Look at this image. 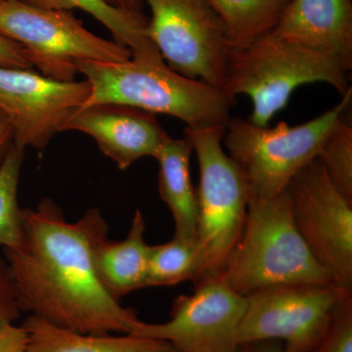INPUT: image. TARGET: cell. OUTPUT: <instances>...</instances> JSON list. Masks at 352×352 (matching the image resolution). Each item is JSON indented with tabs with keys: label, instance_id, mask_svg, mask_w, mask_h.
I'll return each instance as SVG.
<instances>
[{
	"label": "cell",
	"instance_id": "obj_21",
	"mask_svg": "<svg viewBox=\"0 0 352 352\" xmlns=\"http://www.w3.org/2000/svg\"><path fill=\"white\" fill-rule=\"evenodd\" d=\"M24 148L13 143L0 166V245L12 249L22 237V208L18 203Z\"/></svg>",
	"mask_w": 352,
	"mask_h": 352
},
{
	"label": "cell",
	"instance_id": "obj_26",
	"mask_svg": "<svg viewBox=\"0 0 352 352\" xmlns=\"http://www.w3.org/2000/svg\"><path fill=\"white\" fill-rule=\"evenodd\" d=\"M0 352L28 351L27 333L23 326L8 325L0 330Z\"/></svg>",
	"mask_w": 352,
	"mask_h": 352
},
{
	"label": "cell",
	"instance_id": "obj_6",
	"mask_svg": "<svg viewBox=\"0 0 352 352\" xmlns=\"http://www.w3.org/2000/svg\"><path fill=\"white\" fill-rule=\"evenodd\" d=\"M0 34L27 50L41 75L62 82L75 80L82 61L116 63L132 57L131 50L88 31L69 11L0 0Z\"/></svg>",
	"mask_w": 352,
	"mask_h": 352
},
{
	"label": "cell",
	"instance_id": "obj_12",
	"mask_svg": "<svg viewBox=\"0 0 352 352\" xmlns=\"http://www.w3.org/2000/svg\"><path fill=\"white\" fill-rule=\"evenodd\" d=\"M89 94L87 80L62 82L34 69L0 67V110L12 126L14 143L24 149L43 150Z\"/></svg>",
	"mask_w": 352,
	"mask_h": 352
},
{
	"label": "cell",
	"instance_id": "obj_10",
	"mask_svg": "<svg viewBox=\"0 0 352 352\" xmlns=\"http://www.w3.org/2000/svg\"><path fill=\"white\" fill-rule=\"evenodd\" d=\"M342 294L331 284H292L245 296L239 344L279 340L286 352H307L327 330Z\"/></svg>",
	"mask_w": 352,
	"mask_h": 352
},
{
	"label": "cell",
	"instance_id": "obj_16",
	"mask_svg": "<svg viewBox=\"0 0 352 352\" xmlns=\"http://www.w3.org/2000/svg\"><path fill=\"white\" fill-rule=\"evenodd\" d=\"M193 152V145L186 135L180 139L168 135L156 157L160 196L173 214L177 237H198V195L190 176V157Z\"/></svg>",
	"mask_w": 352,
	"mask_h": 352
},
{
	"label": "cell",
	"instance_id": "obj_23",
	"mask_svg": "<svg viewBox=\"0 0 352 352\" xmlns=\"http://www.w3.org/2000/svg\"><path fill=\"white\" fill-rule=\"evenodd\" d=\"M307 352H352V293H342L327 330Z\"/></svg>",
	"mask_w": 352,
	"mask_h": 352
},
{
	"label": "cell",
	"instance_id": "obj_3",
	"mask_svg": "<svg viewBox=\"0 0 352 352\" xmlns=\"http://www.w3.org/2000/svg\"><path fill=\"white\" fill-rule=\"evenodd\" d=\"M219 278L244 296L283 285H332L296 229L288 188L273 198L248 197L242 233Z\"/></svg>",
	"mask_w": 352,
	"mask_h": 352
},
{
	"label": "cell",
	"instance_id": "obj_4",
	"mask_svg": "<svg viewBox=\"0 0 352 352\" xmlns=\"http://www.w3.org/2000/svg\"><path fill=\"white\" fill-rule=\"evenodd\" d=\"M346 72L328 55L264 34L243 50L231 51L222 90L231 98L250 97V122L268 126L286 107L296 88L307 83L326 82L342 96L351 89Z\"/></svg>",
	"mask_w": 352,
	"mask_h": 352
},
{
	"label": "cell",
	"instance_id": "obj_17",
	"mask_svg": "<svg viewBox=\"0 0 352 352\" xmlns=\"http://www.w3.org/2000/svg\"><path fill=\"white\" fill-rule=\"evenodd\" d=\"M29 352H171L168 342L138 336L76 332L31 315L23 324Z\"/></svg>",
	"mask_w": 352,
	"mask_h": 352
},
{
	"label": "cell",
	"instance_id": "obj_30",
	"mask_svg": "<svg viewBox=\"0 0 352 352\" xmlns=\"http://www.w3.org/2000/svg\"><path fill=\"white\" fill-rule=\"evenodd\" d=\"M171 352H182V351H175H175H171Z\"/></svg>",
	"mask_w": 352,
	"mask_h": 352
},
{
	"label": "cell",
	"instance_id": "obj_27",
	"mask_svg": "<svg viewBox=\"0 0 352 352\" xmlns=\"http://www.w3.org/2000/svg\"><path fill=\"white\" fill-rule=\"evenodd\" d=\"M14 143L12 126L6 113L0 110V166L3 163L6 155Z\"/></svg>",
	"mask_w": 352,
	"mask_h": 352
},
{
	"label": "cell",
	"instance_id": "obj_8",
	"mask_svg": "<svg viewBox=\"0 0 352 352\" xmlns=\"http://www.w3.org/2000/svg\"><path fill=\"white\" fill-rule=\"evenodd\" d=\"M148 38L171 69L221 88L232 46L223 21L208 0H146Z\"/></svg>",
	"mask_w": 352,
	"mask_h": 352
},
{
	"label": "cell",
	"instance_id": "obj_9",
	"mask_svg": "<svg viewBox=\"0 0 352 352\" xmlns=\"http://www.w3.org/2000/svg\"><path fill=\"white\" fill-rule=\"evenodd\" d=\"M296 229L342 293H352V204L315 160L288 186Z\"/></svg>",
	"mask_w": 352,
	"mask_h": 352
},
{
	"label": "cell",
	"instance_id": "obj_13",
	"mask_svg": "<svg viewBox=\"0 0 352 352\" xmlns=\"http://www.w3.org/2000/svg\"><path fill=\"white\" fill-rule=\"evenodd\" d=\"M71 131L91 136L101 152L122 170L141 157L156 159L168 135L154 113L113 103L78 109L65 122L61 132Z\"/></svg>",
	"mask_w": 352,
	"mask_h": 352
},
{
	"label": "cell",
	"instance_id": "obj_11",
	"mask_svg": "<svg viewBox=\"0 0 352 352\" xmlns=\"http://www.w3.org/2000/svg\"><path fill=\"white\" fill-rule=\"evenodd\" d=\"M195 287L192 295L175 298L170 321H140L131 335L164 340L177 351L235 352L247 307L245 296L220 278L206 280Z\"/></svg>",
	"mask_w": 352,
	"mask_h": 352
},
{
	"label": "cell",
	"instance_id": "obj_5",
	"mask_svg": "<svg viewBox=\"0 0 352 352\" xmlns=\"http://www.w3.org/2000/svg\"><path fill=\"white\" fill-rule=\"evenodd\" d=\"M342 97L337 106L300 126L280 122L274 127L259 126L249 120L230 118L224 145L239 168L248 197L279 195L318 157L326 139L351 105L352 90Z\"/></svg>",
	"mask_w": 352,
	"mask_h": 352
},
{
	"label": "cell",
	"instance_id": "obj_14",
	"mask_svg": "<svg viewBox=\"0 0 352 352\" xmlns=\"http://www.w3.org/2000/svg\"><path fill=\"white\" fill-rule=\"evenodd\" d=\"M271 32L351 71L352 0H291Z\"/></svg>",
	"mask_w": 352,
	"mask_h": 352
},
{
	"label": "cell",
	"instance_id": "obj_22",
	"mask_svg": "<svg viewBox=\"0 0 352 352\" xmlns=\"http://www.w3.org/2000/svg\"><path fill=\"white\" fill-rule=\"evenodd\" d=\"M317 160L333 186L352 204V126L344 118L326 139Z\"/></svg>",
	"mask_w": 352,
	"mask_h": 352
},
{
	"label": "cell",
	"instance_id": "obj_20",
	"mask_svg": "<svg viewBox=\"0 0 352 352\" xmlns=\"http://www.w3.org/2000/svg\"><path fill=\"white\" fill-rule=\"evenodd\" d=\"M204 270L205 256L198 237L173 236L170 242L150 248L146 288L173 286L188 280L197 285Z\"/></svg>",
	"mask_w": 352,
	"mask_h": 352
},
{
	"label": "cell",
	"instance_id": "obj_24",
	"mask_svg": "<svg viewBox=\"0 0 352 352\" xmlns=\"http://www.w3.org/2000/svg\"><path fill=\"white\" fill-rule=\"evenodd\" d=\"M21 310L8 265L0 259V330L12 325Z\"/></svg>",
	"mask_w": 352,
	"mask_h": 352
},
{
	"label": "cell",
	"instance_id": "obj_7",
	"mask_svg": "<svg viewBox=\"0 0 352 352\" xmlns=\"http://www.w3.org/2000/svg\"><path fill=\"white\" fill-rule=\"evenodd\" d=\"M226 129H185L200 171L197 188L198 239L205 256V270L198 284L220 276L239 240L247 214L248 192L244 179L237 164L222 148Z\"/></svg>",
	"mask_w": 352,
	"mask_h": 352
},
{
	"label": "cell",
	"instance_id": "obj_15",
	"mask_svg": "<svg viewBox=\"0 0 352 352\" xmlns=\"http://www.w3.org/2000/svg\"><path fill=\"white\" fill-rule=\"evenodd\" d=\"M146 222L138 210L126 239L112 242L99 240L92 251L97 276L113 298L146 288L150 248L145 241Z\"/></svg>",
	"mask_w": 352,
	"mask_h": 352
},
{
	"label": "cell",
	"instance_id": "obj_18",
	"mask_svg": "<svg viewBox=\"0 0 352 352\" xmlns=\"http://www.w3.org/2000/svg\"><path fill=\"white\" fill-rule=\"evenodd\" d=\"M28 6L51 10L85 11L107 28L116 43L131 50L132 57H144L160 53L147 36L149 18L143 12H131L116 8L105 0H21Z\"/></svg>",
	"mask_w": 352,
	"mask_h": 352
},
{
	"label": "cell",
	"instance_id": "obj_29",
	"mask_svg": "<svg viewBox=\"0 0 352 352\" xmlns=\"http://www.w3.org/2000/svg\"><path fill=\"white\" fill-rule=\"evenodd\" d=\"M107 3L116 8L131 12H142L143 0H105Z\"/></svg>",
	"mask_w": 352,
	"mask_h": 352
},
{
	"label": "cell",
	"instance_id": "obj_19",
	"mask_svg": "<svg viewBox=\"0 0 352 352\" xmlns=\"http://www.w3.org/2000/svg\"><path fill=\"white\" fill-rule=\"evenodd\" d=\"M226 25L233 50H243L276 27L291 0H208Z\"/></svg>",
	"mask_w": 352,
	"mask_h": 352
},
{
	"label": "cell",
	"instance_id": "obj_1",
	"mask_svg": "<svg viewBox=\"0 0 352 352\" xmlns=\"http://www.w3.org/2000/svg\"><path fill=\"white\" fill-rule=\"evenodd\" d=\"M108 224L96 208L67 221L51 199L22 208V237L3 249L21 309L76 332L129 333L139 320L104 288L92 251L107 237Z\"/></svg>",
	"mask_w": 352,
	"mask_h": 352
},
{
	"label": "cell",
	"instance_id": "obj_2",
	"mask_svg": "<svg viewBox=\"0 0 352 352\" xmlns=\"http://www.w3.org/2000/svg\"><path fill=\"white\" fill-rule=\"evenodd\" d=\"M76 71L90 85V94L82 107L120 104L170 116L190 129H226L231 118L233 98L224 90L179 75L161 54L131 57L116 63L82 61L76 64Z\"/></svg>",
	"mask_w": 352,
	"mask_h": 352
},
{
	"label": "cell",
	"instance_id": "obj_25",
	"mask_svg": "<svg viewBox=\"0 0 352 352\" xmlns=\"http://www.w3.org/2000/svg\"><path fill=\"white\" fill-rule=\"evenodd\" d=\"M0 67L34 69L29 54L20 44L0 34Z\"/></svg>",
	"mask_w": 352,
	"mask_h": 352
},
{
	"label": "cell",
	"instance_id": "obj_28",
	"mask_svg": "<svg viewBox=\"0 0 352 352\" xmlns=\"http://www.w3.org/2000/svg\"><path fill=\"white\" fill-rule=\"evenodd\" d=\"M235 352H286L279 340H259L241 344Z\"/></svg>",
	"mask_w": 352,
	"mask_h": 352
}]
</instances>
